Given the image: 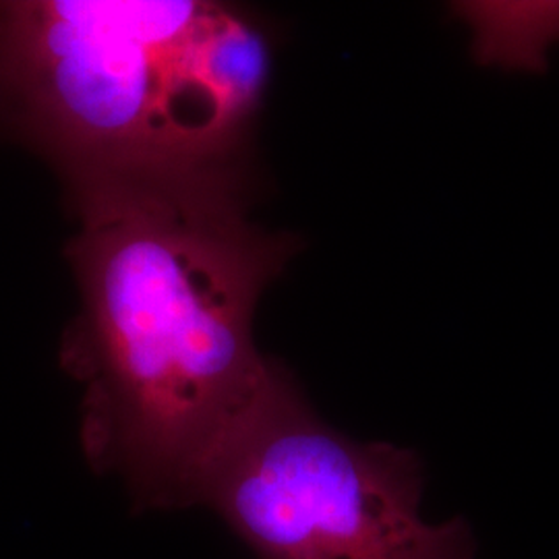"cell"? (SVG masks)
<instances>
[{
	"label": "cell",
	"instance_id": "6da1fadb",
	"mask_svg": "<svg viewBox=\"0 0 559 559\" xmlns=\"http://www.w3.org/2000/svg\"><path fill=\"white\" fill-rule=\"evenodd\" d=\"M80 313L62 365L83 385L81 445L135 510L198 506L222 448L278 378L253 338L295 242L247 218L240 166L69 189Z\"/></svg>",
	"mask_w": 559,
	"mask_h": 559
},
{
	"label": "cell",
	"instance_id": "277c9868",
	"mask_svg": "<svg viewBox=\"0 0 559 559\" xmlns=\"http://www.w3.org/2000/svg\"><path fill=\"white\" fill-rule=\"evenodd\" d=\"M493 48L501 62L535 69L559 41V2L500 4L493 11Z\"/></svg>",
	"mask_w": 559,
	"mask_h": 559
},
{
	"label": "cell",
	"instance_id": "3957f363",
	"mask_svg": "<svg viewBox=\"0 0 559 559\" xmlns=\"http://www.w3.org/2000/svg\"><path fill=\"white\" fill-rule=\"evenodd\" d=\"M423 483L415 452L340 433L280 369L210 466L198 506L251 559H477L466 520L420 516Z\"/></svg>",
	"mask_w": 559,
	"mask_h": 559
},
{
	"label": "cell",
	"instance_id": "7a4b0ae2",
	"mask_svg": "<svg viewBox=\"0 0 559 559\" xmlns=\"http://www.w3.org/2000/svg\"><path fill=\"white\" fill-rule=\"evenodd\" d=\"M270 44L200 0L0 2V108L67 189L239 166Z\"/></svg>",
	"mask_w": 559,
	"mask_h": 559
}]
</instances>
